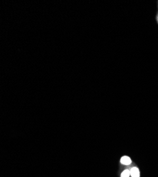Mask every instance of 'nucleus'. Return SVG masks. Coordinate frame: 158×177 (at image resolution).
Returning <instances> with one entry per match:
<instances>
[{
  "label": "nucleus",
  "instance_id": "f257e3e1",
  "mask_svg": "<svg viewBox=\"0 0 158 177\" xmlns=\"http://www.w3.org/2000/svg\"><path fill=\"white\" fill-rule=\"evenodd\" d=\"M120 163L124 164V165H129V164H131V159L128 156H123L120 159Z\"/></svg>",
  "mask_w": 158,
  "mask_h": 177
},
{
  "label": "nucleus",
  "instance_id": "f03ea898",
  "mask_svg": "<svg viewBox=\"0 0 158 177\" xmlns=\"http://www.w3.org/2000/svg\"><path fill=\"white\" fill-rule=\"evenodd\" d=\"M130 172V176L132 177H140V171L137 167H133Z\"/></svg>",
  "mask_w": 158,
  "mask_h": 177
},
{
  "label": "nucleus",
  "instance_id": "7ed1b4c3",
  "mask_svg": "<svg viewBox=\"0 0 158 177\" xmlns=\"http://www.w3.org/2000/svg\"><path fill=\"white\" fill-rule=\"evenodd\" d=\"M130 175V172L129 170L126 169L122 172L121 177H129Z\"/></svg>",
  "mask_w": 158,
  "mask_h": 177
},
{
  "label": "nucleus",
  "instance_id": "20e7f679",
  "mask_svg": "<svg viewBox=\"0 0 158 177\" xmlns=\"http://www.w3.org/2000/svg\"><path fill=\"white\" fill-rule=\"evenodd\" d=\"M156 20H157V22L158 24V14H157V16H156Z\"/></svg>",
  "mask_w": 158,
  "mask_h": 177
}]
</instances>
